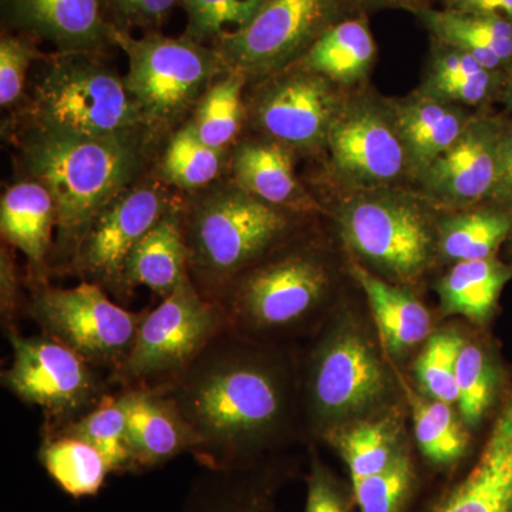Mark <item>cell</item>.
Listing matches in <instances>:
<instances>
[{
	"instance_id": "6da1fadb",
	"label": "cell",
	"mask_w": 512,
	"mask_h": 512,
	"mask_svg": "<svg viewBox=\"0 0 512 512\" xmlns=\"http://www.w3.org/2000/svg\"><path fill=\"white\" fill-rule=\"evenodd\" d=\"M156 387L194 431L192 456L207 470L248 464L285 426L291 402L281 362L229 329Z\"/></svg>"
},
{
	"instance_id": "7a4b0ae2",
	"label": "cell",
	"mask_w": 512,
	"mask_h": 512,
	"mask_svg": "<svg viewBox=\"0 0 512 512\" xmlns=\"http://www.w3.org/2000/svg\"><path fill=\"white\" fill-rule=\"evenodd\" d=\"M146 146L29 130L23 164L30 180L45 185L55 200L57 252L69 264L101 212L136 181Z\"/></svg>"
},
{
	"instance_id": "3957f363",
	"label": "cell",
	"mask_w": 512,
	"mask_h": 512,
	"mask_svg": "<svg viewBox=\"0 0 512 512\" xmlns=\"http://www.w3.org/2000/svg\"><path fill=\"white\" fill-rule=\"evenodd\" d=\"M291 228L284 208L235 184L218 185L183 207L188 274L198 291L217 302L241 272L274 251Z\"/></svg>"
},
{
	"instance_id": "277c9868",
	"label": "cell",
	"mask_w": 512,
	"mask_h": 512,
	"mask_svg": "<svg viewBox=\"0 0 512 512\" xmlns=\"http://www.w3.org/2000/svg\"><path fill=\"white\" fill-rule=\"evenodd\" d=\"M100 56L46 57L30 97L29 130L87 140H153L126 80Z\"/></svg>"
},
{
	"instance_id": "5b68a950",
	"label": "cell",
	"mask_w": 512,
	"mask_h": 512,
	"mask_svg": "<svg viewBox=\"0 0 512 512\" xmlns=\"http://www.w3.org/2000/svg\"><path fill=\"white\" fill-rule=\"evenodd\" d=\"M111 43L127 57L124 80L153 137L194 111L212 82L228 70L214 47L184 36L153 32L136 37L111 28Z\"/></svg>"
},
{
	"instance_id": "8992f818",
	"label": "cell",
	"mask_w": 512,
	"mask_h": 512,
	"mask_svg": "<svg viewBox=\"0 0 512 512\" xmlns=\"http://www.w3.org/2000/svg\"><path fill=\"white\" fill-rule=\"evenodd\" d=\"M330 274L306 251L266 254L241 272L217 303L231 332L254 340L303 325L328 298Z\"/></svg>"
},
{
	"instance_id": "52a82bcc",
	"label": "cell",
	"mask_w": 512,
	"mask_h": 512,
	"mask_svg": "<svg viewBox=\"0 0 512 512\" xmlns=\"http://www.w3.org/2000/svg\"><path fill=\"white\" fill-rule=\"evenodd\" d=\"M225 329L220 306L205 298L188 274L154 311H147L133 349L111 383L121 390L170 382Z\"/></svg>"
},
{
	"instance_id": "ba28073f",
	"label": "cell",
	"mask_w": 512,
	"mask_h": 512,
	"mask_svg": "<svg viewBox=\"0 0 512 512\" xmlns=\"http://www.w3.org/2000/svg\"><path fill=\"white\" fill-rule=\"evenodd\" d=\"M26 313L42 335L72 349L111 379L130 355L147 311H127L93 282L53 288L40 281L26 303Z\"/></svg>"
},
{
	"instance_id": "9c48e42d",
	"label": "cell",
	"mask_w": 512,
	"mask_h": 512,
	"mask_svg": "<svg viewBox=\"0 0 512 512\" xmlns=\"http://www.w3.org/2000/svg\"><path fill=\"white\" fill-rule=\"evenodd\" d=\"M12 346V363L2 372V386L22 402L40 407L46 423L56 430L92 412L113 387L110 376L87 363L72 349L47 336L5 332Z\"/></svg>"
},
{
	"instance_id": "30bf717a",
	"label": "cell",
	"mask_w": 512,
	"mask_h": 512,
	"mask_svg": "<svg viewBox=\"0 0 512 512\" xmlns=\"http://www.w3.org/2000/svg\"><path fill=\"white\" fill-rule=\"evenodd\" d=\"M348 0H265L247 28L214 47L228 70L247 79L284 72L333 25Z\"/></svg>"
},
{
	"instance_id": "8fae6325",
	"label": "cell",
	"mask_w": 512,
	"mask_h": 512,
	"mask_svg": "<svg viewBox=\"0 0 512 512\" xmlns=\"http://www.w3.org/2000/svg\"><path fill=\"white\" fill-rule=\"evenodd\" d=\"M389 379L375 350L359 333L340 328L315 349L306 379V402L313 427L356 416L382 402Z\"/></svg>"
},
{
	"instance_id": "7c38bea8",
	"label": "cell",
	"mask_w": 512,
	"mask_h": 512,
	"mask_svg": "<svg viewBox=\"0 0 512 512\" xmlns=\"http://www.w3.org/2000/svg\"><path fill=\"white\" fill-rule=\"evenodd\" d=\"M350 248L396 278L409 281L429 265L433 229L419 205L400 195L360 197L340 214Z\"/></svg>"
},
{
	"instance_id": "4fadbf2b",
	"label": "cell",
	"mask_w": 512,
	"mask_h": 512,
	"mask_svg": "<svg viewBox=\"0 0 512 512\" xmlns=\"http://www.w3.org/2000/svg\"><path fill=\"white\" fill-rule=\"evenodd\" d=\"M173 205L156 184L131 185L84 235L70 262L73 274L121 296L128 256Z\"/></svg>"
},
{
	"instance_id": "5bb4252c",
	"label": "cell",
	"mask_w": 512,
	"mask_h": 512,
	"mask_svg": "<svg viewBox=\"0 0 512 512\" xmlns=\"http://www.w3.org/2000/svg\"><path fill=\"white\" fill-rule=\"evenodd\" d=\"M255 99L256 124L288 147L313 148L328 140L342 104L333 82L289 67L275 74Z\"/></svg>"
},
{
	"instance_id": "9a60e30c",
	"label": "cell",
	"mask_w": 512,
	"mask_h": 512,
	"mask_svg": "<svg viewBox=\"0 0 512 512\" xmlns=\"http://www.w3.org/2000/svg\"><path fill=\"white\" fill-rule=\"evenodd\" d=\"M326 143L336 170L363 187L392 184L409 167L393 113L366 101L340 109Z\"/></svg>"
},
{
	"instance_id": "2e32d148",
	"label": "cell",
	"mask_w": 512,
	"mask_h": 512,
	"mask_svg": "<svg viewBox=\"0 0 512 512\" xmlns=\"http://www.w3.org/2000/svg\"><path fill=\"white\" fill-rule=\"evenodd\" d=\"M504 126L495 117L468 121L456 143L419 175L426 191L456 204L490 198L497 180Z\"/></svg>"
},
{
	"instance_id": "e0dca14e",
	"label": "cell",
	"mask_w": 512,
	"mask_h": 512,
	"mask_svg": "<svg viewBox=\"0 0 512 512\" xmlns=\"http://www.w3.org/2000/svg\"><path fill=\"white\" fill-rule=\"evenodd\" d=\"M15 33L49 42L59 53H103L111 43L104 0H2Z\"/></svg>"
},
{
	"instance_id": "ac0fdd59",
	"label": "cell",
	"mask_w": 512,
	"mask_h": 512,
	"mask_svg": "<svg viewBox=\"0 0 512 512\" xmlns=\"http://www.w3.org/2000/svg\"><path fill=\"white\" fill-rule=\"evenodd\" d=\"M423 512H512V397L474 466Z\"/></svg>"
},
{
	"instance_id": "d6986e66",
	"label": "cell",
	"mask_w": 512,
	"mask_h": 512,
	"mask_svg": "<svg viewBox=\"0 0 512 512\" xmlns=\"http://www.w3.org/2000/svg\"><path fill=\"white\" fill-rule=\"evenodd\" d=\"M131 473L153 470L191 453L198 440L174 403L157 387L131 389L127 416Z\"/></svg>"
},
{
	"instance_id": "ffe728a7",
	"label": "cell",
	"mask_w": 512,
	"mask_h": 512,
	"mask_svg": "<svg viewBox=\"0 0 512 512\" xmlns=\"http://www.w3.org/2000/svg\"><path fill=\"white\" fill-rule=\"evenodd\" d=\"M188 275L183 207L173 205L128 256L121 281V298L136 286H147L167 298Z\"/></svg>"
},
{
	"instance_id": "44dd1931",
	"label": "cell",
	"mask_w": 512,
	"mask_h": 512,
	"mask_svg": "<svg viewBox=\"0 0 512 512\" xmlns=\"http://www.w3.org/2000/svg\"><path fill=\"white\" fill-rule=\"evenodd\" d=\"M56 229V205L45 185L35 180L13 184L0 201V231L10 247L19 249L42 281Z\"/></svg>"
},
{
	"instance_id": "7402d4cb",
	"label": "cell",
	"mask_w": 512,
	"mask_h": 512,
	"mask_svg": "<svg viewBox=\"0 0 512 512\" xmlns=\"http://www.w3.org/2000/svg\"><path fill=\"white\" fill-rule=\"evenodd\" d=\"M393 119L406 148L409 167L420 175L456 143L471 117L458 104L420 94L396 106Z\"/></svg>"
},
{
	"instance_id": "603a6c76",
	"label": "cell",
	"mask_w": 512,
	"mask_h": 512,
	"mask_svg": "<svg viewBox=\"0 0 512 512\" xmlns=\"http://www.w3.org/2000/svg\"><path fill=\"white\" fill-rule=\"evenodd\" d=\"M419 16L441 45L464 50L494 72L512 67L510 20L451 9H421Z\"/></svg>"
},
{
	"instance_id": "cb8c5ba5",
	"label": "cell",
	"mask_w": 512,
	"mask_h": 512,
	"mask_svg": "<svg viewBox=\"0 0 512 512\" xmlns=\"http://www.w3.org/2000/svg\"><path fill=\"white\" fill-rule=\"evenodd\" d=\"M231 170L235 185L274 207L298 200L292 153L279 141H242L232 153Z\"/></svg>"
},
{
	"instance_id": "d4e9b609",
	"label": "cell",
	"mask_w": 512,
	"mask_h": 512,
	"mask_svg": "<svg viewBox=\"0 0 512 512\" xmlns=\"http://www.w3.org/2000/svg\"><path fill=\"white\" fill-rule=\"evenodd\" d=\"M375 57V40L366 20L346 19L333 25L292 67L349 86L365 79Z\"/></svg>"
},
{
	"instance_id": "484cf974",
	"label": "cell",
	"mask_w": 512,
	"mask_h": 512,
	"mask_svg": "<svg viewBox=\"0 0 512 512\" xmlns=\"http://www.w3.org/2000/svg\"><path fill=\"white\" fill-rule=\"evenodd\" d=\"M352 272L366 293L380 335L393 355H400L429 338L430 313L419 301L370 274L362 265H353Z\"/></svg>"
},
{
	"instance_id": "4316f807",
	"label": "cell",
	"mask_w": 512,
	"mask_h": 512,
	"mask_svg": "<svg viewBox=\"0 0 512 512\" xmlns=\"http://www.w3.org/2000/svg\"><path fill=\"white\" fill-rule=\"evenodd\" d=\"M512 266L494 258L457 262L439 284L441 305L448 313L484 323L493 315Z\"/></svg>"
},
{
	"instance_id": "83f0119b",
	"label": "cell",
	"mask_w": 512,
	"mask_h": 512,
	"mask_svg": "<svg viewBox=\"0 0 512 512\" xmlns=\"http://www.w3.org/2000/svg\"><path fill=\"white\" fill-rule=\"evenodd\" d=\"M434 53L421 94L463 106H478L504 87L503 72H494L457 47L441 45Z\"/></svg>"
},
{
	"instance_id": "f1b7e54d",
	"label": "cell",
	"mask_w": 512,
	"mask_h": 512,
	"mask_svg": "<svg viewBox=\"0 0 512 512\" xmlns=\"http://www.w3.org/2000/svg\"><path fill=\"white\" fill-rule=\"evenodd\" d=\"M39 461L50 478L73 498L99 494L111 473L96 447L66 434L43 433Z\"/></svg>"
},
{
	"instance_id": "f546056e",
	"label": "cell",
	"mask_w": 512,
	"mask_h": 512,
	"mask_svg": "<svg viewBox=\"0 0 512 512\" xmlns=\"http://www.w3.org/2000/svg\"><path fill=\"white\" fill-rule=\"evenodd\" d=\"M131 403V389L110 393L96 407L79 420L56 430L42 433L66 434L92 444L106 458L111 473H131V456L127 444V416Z\"/></svg>"
},
{
	"instance_id": "4dcf8cb0",
	"label": "cell",
	"mask_w": 512,
	"mask_h": 512,
	"mask_svg": "<svg viewBox=\"0 0 512 512\" xmlns=\"http://www.w3.org/2000/svg\"><path fill=\"white\" fill-rule=\"evenodd\" d=\"M247 80L244 74L227 70L198 101L190 121L207 146L225 151L234 143L244 120L242 92Z\"/></svg>"
},
{
	"instance_id": "1f68e13d",
	"label": "cell",
	"mask_w": 512,
	"mask_h": 512,
	"mask_svg": "<svg viewBox=\"0 0 512 512\" xmlns=\"http://www.w3.org/2000/svg\"><path fill=\"white\" fill-rule=\"evenodd\" d=\"M248 464L208 470L192 485L181 512H271L268 493L249 481Z\"/></svg>"
},
{
	"instance_id": "d6a6232c",
	"label": "cell",
	"mask_w": 512,
	"mask_h": 512,
	"mask_svg": "<svg viewBox=\"0 0 512 512\" xmlns=\"http://www.w3.org/2000/svg\"><path fill=\"white\" fill-rule=\"evenodd\" d=\"M512 232V214L504 208H483L451 218L441 231V251L457 262L493 258Z\"/></svg>"
},
{
	"instance_id": "836d02e7",
	"label": "cell",
	"mask_w": 512,
	"mask_h": 512,
	"mask_svg": "<svg viewBox=\"0 0 512 512\" xmlns=\"http://www.w3.org/2000/svg\"><path fill=\"white\" fill-rule=\"evenodd\" d=\"M225 151L215 150L198 136L191 121L175 131L161 160L164 180L183 190H198L217 180Z\"/></svg>"
},
{
	"instance_id": "e575fe53",
	"label": "cell",
	"mask_w": 512,
	"mask_h": 512,
	"mask_svg": "<svg viewBox=\"0 0 512 512\" xmlns=\"http://www.w3.org/2000/svg\"><path fill=\"white\" fill-rule=\"evenodd\" d=\"M329 440L350 471L352 484L383 471L399 456L393 430L387 421H366L350 429L329 431Z\"/></svg>"
},
{
	"instance_id": "d590c367",
	"label": "cell",
	"mask_w": 512,
	"mask_h": 512,
	"mask_svg": "<svg viewBox=\"0 0 512 512\" xmlns=\"http://www.w3.org/2000/svg\"><path fill=\"white\" fill-rule=\"evenodd\" d=\"M265 0H178L187 15L184 37L215 47L247 28Z\"/></svg>"
},
{
	"instance_id": "8d00e7d4",
	"label": "cell",
	"mask_w": 512,
	"mask_h": 512,
	"mask_svg": "<svg viewBox=\"0 0 512 512\" xmlns=\"http://www.w3.org/2000/svg\"><path fill=\"white\" fill-rule=\"evenodd\" d=\"M414 433L423 456L437 466H448L464 456L468 439L448 403L412 396Z\"/></svg>"
},
{
	"instance_id": "74e56055",
	"label": "cell",
	"mask_w": 512,
	"mask_h": 512,
	"mask_svg": "<svg viewBox=\"0 0 512 512\" xmlns=\"http://www.w3.org/2000/svg\"><path fill=\"white\" fill-rule=\"evenodd\" d=\"M458 406L468 426H477L490 409L497 387V369L484 350L464 343L457 360Z\"/></svg>"
},
{
	"instance_id": "f35d334b",
	"label": "cell",
	"mask_w": 512,
	"mask_h": 512,
	"mask_svg": "<svg viewBox=\"0 0 512 512\" xmlns=\"http://www.w3.org/2000/svg\"><path fill=\"white\" fill-rule=\"evenodd\" d=\"M413 484L412 460L402 450L389 467L352 484V490L360 512H403Z\"/></svg>"
},
{
	"instance_id": "ab89813d",
	"label": "cell",
	"mask_w": 512,
	"mask_h": 512,
	"mask_svg": "<svg viewBox=\"0 0 512 512\" xmlns=\"http://www.w3.org/2000/svg\"><path fill=\"white\" fill-rule=\"evenodd\" d=\"M463 346L464 340L457 333H437L417 359V379L434 400L457 402V360Z\"/></svg>"
},
{
	"instance_id": "60d3db41",
	"label": "cell",
	"mask_w": 512,
	"mask_h": 512,
	"mask_svg": "<svg viewBox=\"0 0 512 512\" xmlns=\"http://www.w3.org/2000/svg\"><path fill=\"white\" fill-rule=\"evenodd\" d=\"M37 40L22 33H3L0 39V104L3 109L18 103L25 93L30 64L42 59Z\"/></svg>"
},
{
	"instance_id": "b9f144b4",
	"label": "cell",
	"mask_w": 512,
	"mask_h": 512,
	"mask_svg": "<svg viewBox=\"0 0 512 512\" xmlns=\"http://www.w3.org/2000/svg\"><path fill=\"white\" fill-rule=\"evenodd\" d=\"M178 0H104L110 26L120 32H160L177 8Z\"/></svg>"
},
{
	"instance_id": "7bdbcfd3",
	"label": "cell",
	"mask_w": 512,
	"mask_h": 512,
	"mask_svg": "<svg viewBox=\"0 0 512 512\" xmlns=\"http://www.w3.org/2000/svg\"><path fill=\"white\" fill-rule=\"evenodd\" d=\"M353 503H356L353 490L349 493L318 457H312L305 512H350Z\"/></svg>"
},
{
	"instance_id": "ee69618b",
	"label": "cell",
	"mask_w": 512,
	"mask_h": 512,
	"mask_svg": "<svg viewBox=\"0 0 512 512\" xmlns=\"http://www.w3.org/2000/svg\"><path fill=\"white\" fill-rule=\"evenodd\" d=\"M22 311L26 312L20 293L18 268L8 248L0 252V315L5 332L18 329V319Z\"/></svg>"
},
{
	"instance_id": "f6af8a7d",
	"label": "cell",
	"mask_w": 512,
	"mask_h": 512,
	"mask_svg": "<svg viewBox=\"0 0 512 512\" xmlns=\"http://www.w3.org/2000/svg\"><path fill=\"white\" fill-rule=\"evenodd\" d=\"M490 200L512 214V123L505 124L501 138L497 180Z\"/></svg>"
},
{
	"instance_id": "bcb514c9",
	"label": "cell",
	"mask_w": 512,
	"mask_h": 512,
	"mask_svg": "<svg viewBox=\"0 0 512 512\" xmlns=\"http://www.w3.org/2000/svg\"><path fill=\"white\" fill-rule=\"evenodd\" d=\"M463 13L493 15L512 22V0H448V8Z\"/></svg>"
},
{
	"instance_id": "7dc6e473",
	"label": "cell",
	"mask_w": 512,
	"mask_h": 512,
	"mask_svg": "<svg viewBox=\"0 0 512 512\" xmlns=\"http://www.w3.org/2000/svg\"><path fill=\"white\" fill-rule=\"evenodd\" d=\"M349 2V0H348ZM357 5L370 6V8H384V6H409L416 0H352Z\"/></svg>"
},
{
	"instance_id": "c3c4849f",
	"label": "cell",
	"mask_w": 512,
	"mask_h": 512,
	"mask_svg": "<svg viewBox=\"0 0 512 512\" xmlns=\"http://www.w3.org/2000/svg\"><path fill=\"white\" fill-rule=\"evenodd\" d=\"M503 100L504 103L507 104L508 109L512 111V72L510 76L505 80L503 87Z\"/></svg>"
}]
</instances>
